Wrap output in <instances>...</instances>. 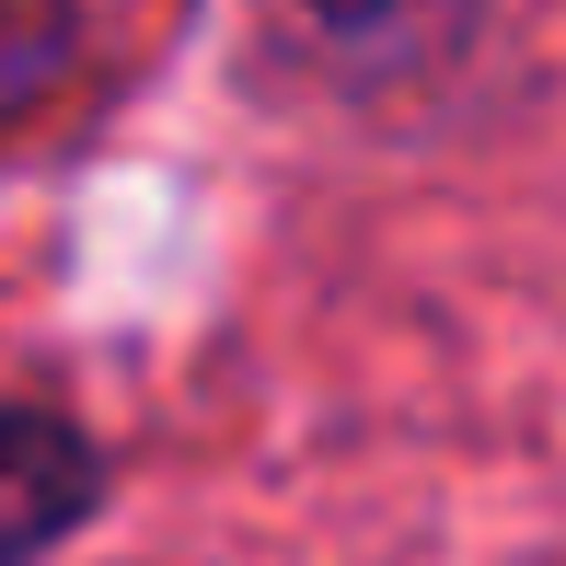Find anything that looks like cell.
Listing matches in <instances>:
<instances>
[{"label":"cell","mask_w":566,"mask_h":566,"mask_svg":"<svg viewBox=\"0 0 566 566\" xmlns=\"http://www.w3.org/2000/svg\"><path fill=\"white\" fill-rule=\"evenodd\" d=\"M93 509H105V462H93V440L70 417L0 405V566L59 555Z\"/></svg>","instance_id":"6da1fadb"},{"label":"cell","mask_w":566,"mask_h":566,"mask_svg":"<svg viewBox=\"0 0 566 566\" xmlns=\"http://www.w3.org/2000/svg\"><path fill=\"white\" fill-rule=\"evenodd\" d=\"M82 59V0H0V116H23Z\"/></svg>","instance_id":"7a4b0ae2"},{"label":"cell","mask_w":566,"mask_h":566,"mask_svg":"<svg viewBox=\"0 0 566 566\" xmlns=\"http://www.w3.org/2000/svg\"><path fill=\"white\" fill-rule=\"evenodd\" d=\"M324 23H347V35H370V23H394V12H417V0H313Z\"/></svg>","instance_id":"3957f363"}]
</instances>
